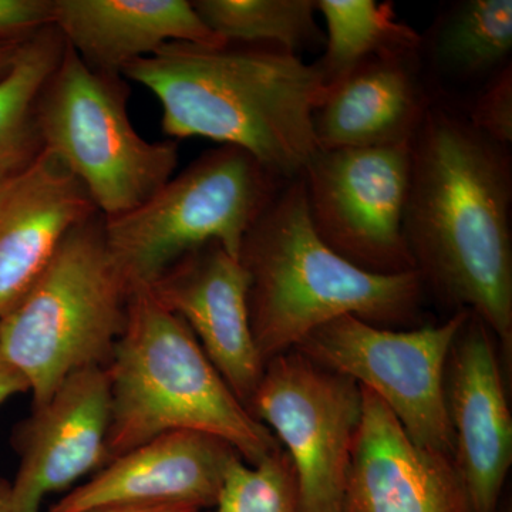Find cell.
Returning a JSON list of instances; mask_svg holds the SVG:
<instances>
[{"label":"cell","instance_id":"obj_1","mask_svg":"<svg viewBox=\"0 0 512 512\" xmlns=\"http://www.w3.org/2000/svg\"><path fill=\"white\" fill-rule=\"evenodd\" d=\"M512 174L507 147L440 109L412 140L404 237L424 289L487 326L512 363Z\"/></svg>","mask_w":512,"mask_h":512},{"label":"cell","instance_id":"obj_2","mask_svg":"<svg viewBox=\"0 0 512 512\" xmlns=\"http://www.w3.org/2000/svg\"><path fill=\"white\" fill-rule=\"evenodd\" d=\"M121 76L156 96L165 136L241 148L279 180L301 177L319 151L313 119L330 89L281 47L168 43Z\"/></svg>","mask_w":512,"mask_h":512},{"label":"cell","instance_id":"obj_3","mask_svg":"<svg viewBox=\"0 0 512 512\" xmlns=\"http://www.w3.org/2000/svg\"><path fill=\"white\" fill-rule=\"evenodd\" d=\"M239 261L264 363L342 316L389 329H410L420 318V275L372 274L336 254L313 228L301 177L275 195L245 237Z\"/></svg>","mask_w":512,"mask_h":512},{"label":"cell","instance_id":"obj_4","mask_svg":"<svg viewBox=\"0 0 512 512\" xmlns=\"http://www.w3.org/2000/svg\"><path fill=\"white\" fill-rule=\"evenodd\" d=\"M107 372L109 461L171 431L225 440L251 466L282 448L232 393L190 328L146 286L131 293L126 328Z\"/></svg>","mask_w":512,"mask_h":512},{"label":"cell","instance_id":"obj_5","mask_svg":"<svg viewBox=\"0 0 512 512\" xmlns=\"http://www.w3.org/2000/svg\"><path fill=\"white\" fill-rule=\"evenodd\" d=\"M133 291L107 247L104 218L96 214L74 228L0 316V362L22 377L33 407L73 373L109 365Z\"/></svg>","mask_w":512,"mask_h":512},{"label":"cell","instance_id":"obj_6","mask_svg":"<svg viewBox=\"0 0 512 512\" xmlns=\"http://www.w3.org/2000/svg\"><path fill=\"white\" fill-rule=\"evenodd\" d=\"M282 180L241 148L208 151L136 210L104 220V237L131 288L150 286L184 255L208 244L239 259L245 237Z\"/></svg>","mask_w":512,"mask_h":512},{"label":"cell","instance_id":"obj_7","mask_svg":"<svg viewBox=\"0 0 512 512\" xmlns=\"http://www.w3.org/2000/svg\"><path fill=\"white\" fill-rule=\"evenodd\" d=\"M117 74L94 70L66 45L37 106L45 150L82 183L104 220L150 200L175 173V141L138 134Z\"/></svg>","mask_w":512,"mask_h":512},{"label":"cell","instance_id":"obj_8","mask_svg":"<svg viewBox=\"0 0 512 512\" xmlns=\"http://www.w3.org/2000/svg\"><path fill=\"white\" fill-rule=\"evenodd\" d=\"M470 313L461 309L441 325L410 329L380 328L342 316L313 330L295 350L379 397L414 443L454 458L444 372Z\"/></svg>","mask_w":512,"mask_h":512},{"label":"cell","instance_id":"obj_9","mask_svg":"<svg viewBox=\"0 0 512 512\" xmlns=\"http://www.w3.org/2000/svg\"><path fill=\"white\" fill-rule=\"evenodd\" d=\"M248 412L291 458L302 512H342L362 386L292 349L265 363Z\"/></svg>","mask_w":512,"mask_h":512},{"label":"cell","instance_id":"obj_10","mask_svg":"<svg viewBox=\"0 0 512 512\" xmlns=\"http://www.w3.org/2000/svg\"><path fill=\"white\" fill-rule=\"evenodd\" d=\"M410 164L412 141L319 150L301 175L316 234L363 271L416 272L403 228Z\"/></svg>","mask_w":512,"mask_h":512},{"label":"cell","instance_id":"obj_11","mask_svg":"<svg viewBox=\"0 0 512 512\" xmlns=\"http://www.w3.org/2000/svg\"><path fill=\"white\" fill-rule=\"evenodd\" d=\"M500 349L470 313L448 353L444 393L454 461L473 512H498L512 464V417Z\"/></svg>","mask_w":512,"mask_h":512},{"label":"cell","instance_id":"obj_12","mask_svg":"<svg viewBox=\"0 0 512 512\" xmlns=\"http://www.w3.org/2000/svg\"><path fill=\"white\" fill-rule=\"evenodd\" d=\"M227 441L200 431H171L111 458L49 512L117 507H185L211 511L235 461Z\"/></svg>","mask_w":512,"mask_h":512},{"label":"cell","instance_id":"obj_13","mask_svg":"<svg viewBox=\"0 0 512 512\" xmlns=\"http://www.w3.org/2000/svg\"><path fill=\"white\" fill-rule=\"evenodd\" d=\"M111 389L107 367L67 377L15 436L20 457L13 512H40L46 495L72 490L109 463Z\"/></svg>","mask_w":512,"mask_h":512},{"label":"cell","instance_id":"obj_14","mask_svg":"<svg viewBox=\"0 0 512 512\" xmlns=\"http://www.w3.org/2000/svg\"><path fill=\"white\" fill-rule=\"evenodd\" d=\"M183 320L205 355L248 410L262 373L249 320L247 271L221 245L184 255L146 286Z\"/></svg>","mask_w":512,"mask_h":512},{"label":"cell","instance_id":"obj_15","mask_svg":"<svg viewBox=\"0 0 512 512\" xmlns=\"http://www.w3.org/2000/svg\"><path fill=\"white\" fill-rule=\"evenodd\" d=\"M362 393L342 512H473L454 458L414 443L379 397Z\"/></svg>","mask_w":512,"mask_h":512},{"label":"cell","instance_id":"obj_16","mask_svg":"<svg viewBox=\"0 0 512 512\" xmlns=\"http://www.w3.org/2000/svg\"><path fill=\"white\" fill-rule=\"evenodd\" d=\"M96 214L86 188L47 150L0 184V316L35 284L70 232Z\"/></svg>","mask_w":512,"mask_h":512},{"label":"cell","instance_id":"obj_17","mask_svg":"<svg viewBox=\"0 0 512 512\" xmlns=\"http://www.w3.org/2000/svg\"><path fill=\"white\" fill-rule=\"evenodd\" d=\"M53 26L83 62L117 76L168 43L227 45L187 0H53Z\"/></svg>","mask_w":512,"mask_h":512},{"label":"cell","instance_id":"obj_18","mask_svg":"<svg viewBox=\"0 0 512 512\" xmlns=\"http://www.w3.org/2000/svg\"><path fill=\"white\" fill-rule=\"evenodd\" d=\"M427 107L404 59L370 60L330 87L313 127L319 150L412 141Z\"/></svg>","mask_w":512,"mask_h":512},{"label":"cell","instance_id":"obj_19","mask_svg":"<svg viewBox=\"0 0 512 512\" xmlns=\"http://www.w3.org/2000/svg\"><path fill=\"white\" fill-rule=\"evenodd\" d=\"M64 49L59 30L47 26L23 42L12 67L0 77V184L22 173L45 150L37 106Z\"/></svg>","mask_w":512,"mask_h":512},{"label":"cell","instance_id":"obj_20","mask_svg":"<svg viewBox=\"0 0 512 512\" xmlns=\"http://www.w3.org/2000/svg\"><path fill=\"white\" fill-rule=\"evenodd\" d=\"M326 23V53L316 66L328 87L376 59H406L420 37L396 18L390 3L375 0H319Z\"/></svg>","mask_w":512,"mask_h":512},{"label":"cell","instance_id":"obj_21","mask_svg":"<svg viewBox=\"0 0 512 512\" xmlns=\"http://www.w3.org/2000/svg\"><path fill=\"white\" fill-rule=\"evenodd\" d=\"M198 15L224 42L281 47L295 53L319 42L313 0H198Z\"/></svg>","mask_w":512,"mask_h":512},{"label":"cell","instance_id":"obj_22","mask_svg":"<svg viewBox=\"0 0 512 512\" xmlns=\"http://www.w3.org/2000/svg\"><path fill=\"white\" fill-rule=\"evenodd\" d=\"M511 49V0H470L441 29L436 53L450 69L478 74L504 63Z\"/></svg>","mask_w":512,"mask_h":512},{"label":"cell","instance_id":"obj_23","mask_svg":"<svg viewBox=\"0 0 512 512\" xmlns=\"http://www.w3.org/2000/svg\"><path fill=\"white\" fill-rule=\"evenodd\" d=\"M210 512H302L298 478L284 448L256 466L235 461Z\"/></svg>","mask_w":512,"mask_h":512},{"label":"cell","instance_id":"obj_24","mask_svg":"<svg viewBox=\"0 0 512 512\" xmlns=\"http://www.w3.org/2000/svg\"><path fill=\"white\" fill-rule=\"evenodd\" d=\"M471 126L498 146L512 141V70L505 64L471 111Z\"/></svg>","mask_w":512,"mask_h":512},{"label":"cell","instance_id":"obj_25","mask_svg":"<svg viewBox=\"0 0 512 512\" xmlns=\"http://www.w3.org/2000/svg\"><path fill=\"white\" fill-rule=\"evenodd\" d=\"M53 25V0H0V40H25Z\"/></svg>","mask_w":512,"mask_h":512},{"label":"cell","instance_id":"obj_26","mask_svg":"<svg viewBox=\"0 0 512 512\" xmlns=\"http://www.w3.org/2000/svg\"><path fill=\"white\" fill-rule=\"evenodd\" d=\"M25 392H28V386L23 382L22 377L0 362V404L5 403L16 394Z\"/></svg>","mask_w":512,"mask_h":512},{"label":"cell","instance_id":"obj_27","mask_svg":"<svg viewBox=\"0 0 512 512\" xmlns=\"http://www.w3.org/2000/svg\"><path fill=\"white\" fill-rule=\"evenodd\" d=\"M25 40H0V77L12 67Z\"/></svg>","mask_w":512,"mask_h":512},{"label":"cell","instance_id":"obj_28","mask_svg":"<svg viewBox=\"0 0 512 512\" xmlns=\"http://www.w3.org/2000/svg\"><path fill=\"white\" fill-rule=\"evenodd\" d=\"M92 512H197L185 507H117Z\"/></svg>","mask_w":512,"mask_h":512},{"label":"cell","instance_id":"obj_29","mask_svg":"<svg viewBox=\"0 0 512 512\" xmlns=\"http://www.w3.org/2000/svg\"><path fill=\"white\" fill-rule=\"evenodd\" d=\"M0 512H13L12 484L0 476Z\"/></svg>","mask_w":512,"mask_h":512},{"label":"cell","instance_id":"obj_30","mask_svg":"<svg viewBox=\"0 0 512 512\" xmlns=\"http://www.w3.org/2000/svg\"><path fill=\"white\" fill-rule=\"evenodd\" d=\"M197 512H210V511H197Z\"/></svg>","mask_w":512,"mask_h":512}]
</instances>
